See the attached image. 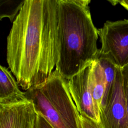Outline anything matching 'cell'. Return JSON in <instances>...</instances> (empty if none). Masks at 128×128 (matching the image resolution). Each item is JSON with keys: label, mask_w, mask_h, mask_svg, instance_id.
Returning a JSON list of instances; mask_svg holds the SVG:
<instances>
[{"label": "cell", "mask_w": 128, "mask_h": 128, "mask_svg": "<svg viewBox=\"0 0 128 128\" xmlns=\"http://www.w3.org/2000/svg\"><path fill=\"white\" fill-rule=\"evenodd\" d=\"M58 0H26L7 36L6 62L27 90L44 82L58 60Z\"/></svg>", "instance_id": "obj_1"}, {"label": "cell", "mask_w": 128, "mask_h": 128, "mask_svg": "<svg viewBox=\"0 0 128 128\" xmlns=\"http://www.w3.org/2000/svg\"><path fill=\"white\" fill-rule=\"evenodd\" d=\"M90 0H58V60L56 70L69 80L98 60V29L90 12Z\"/></svg>", "instance_id": "obj_2"}, {"label": "cell", "mask_w": 128, "mask_h": 128, "mask_svg": "<svg viewBox=\"0 0 128 128\" xmlns=\"http://www.w3.org/2000/svg\"><path fill=\"white\" fill-rule=\"evenodd\" d=\"M24 94L36 111L54 128H82L80 115L69 90L68 80L56 70L44 82Z\"/></svg>", "instance_id": "obj_3"}, {"label": "cell", "mask_w": 128, "mask_h": 128, "mask_svg": "<svg viewBox=\"0 0 128 128\" xmlns=\"http://www.w3.org/2000/svg\"><path fill=\"white\" fill-rule=\"evenodd\" d=\"M98 33L102 44L100 56L108 58L120 68L128 64V19L108 20Z\"/></svg>", "instance_id": "obj_4"}, {"label": "cell", "mask_w": 128, "mask_h": 128, "mask_svg": "<svg viewBox=\"0 0 128 128\" xmlns=\"http://www.w3.org/2000/svg\"><path fill=\"white\" fill-rule=\"evenodd\" d=\"M126 104L121 68H118L110 94L101 108L99 124L102 128H126Z\"/></svg>", "instance_id": "obj_5"}, {"label": "cell", "mask_w": 128, "mask_h": 128, "mask_svg": "<svg viewBox=\"0 0 128 128\" xmlns=\"http://www.w3.org/2000/svg\"><path fill=\"white\" fill-rule=\"evenodd\" d=\"M92 63L68 80V86L80 114L99 123L100 116L96 108L90 86Z\"/></svg>", "instance_id": "obj_6"}, {"label": "cell", "mask_w": 128, "mask_h": 128, "mask_svg": "<svg viewBox=\"0 0 128 128\" xmlns=\"http://www.w3.org/2000/svg\"><path fill=\"white\" fill-rule=\"evenodd\" d=\"M37 115L33 103L26 98L0 101V128H34Z\"/></svg>", "instance_id": "obj_7"}, {"label": "cell", "mask_w": 128, "mask_h": 128, "mask_svg": "<svg viewBox=\"0 0 128 128\" xmlns=\"http://www.w3.org/2000/svg\"><path fill=\"white\" fill-rule=\"evenodd\" d=\"M8 68L0 66V100L14 101L26 98L24 92Z\"/></svg>", "instance_id": "obj_8"}, {"label": "cell", "mask_w": 128, "mask_h": 128, "mask_svg": "<svg viewBox=\"0 0 128 128\" xmlns=\"http://www.w3.org/2000/svg\"><path fill=\"white\" fill-rule=\"evenodd\" d=\"M90 86L96 108L100 116L102 103L106 90V82L103 69L98 60L92 63Z\"/></svg>", "instance_id": "obj_9"}, {"label": "cell", "mask_w": 128, "mask_h": 128, "mask_svg": "<svg viewBox=\"0 0 128 128\" xmlns=\"http://www.w3.org/2000/svg\"><path fill=\"white\" fill-rule=\"evenodd\" d=\"M98 60L103 69L106 82V90L102 103L101 110L111 93L118 67L110 60L106 56H100Z\"/></svg>", "instance_id": "obj_10"}, {"label": "cell", "mask_w": 128, "mask_h": 128, "mask_svg": "<svg viewBox=\"0 0 128 128\" xmlns=\"http://www.w3.org/2000/svg\"><path fill=\"white\" fill-rule=\"evenodd\" d=\"M26 0H0V20L7 18L12 22L23 6Z\"/></svg>", "instance_id": "obj_11"}, {"label": "cell", "mask_w": 128, "mask_h": 128, "mask_svg": "<svg viewBox=\"0 0 128 128\" xmlns=\"http://www.w3.org/2000/svg\"><path fill=\"white\" fill-rule=\"evenodd\" d=\"M122 76L123 86L126 104V128H128V64L121 68Z\"/></svg>", "instance_id": "obj_12"}, {"label": "cell", "mask_w": 128, "mask_h": 128, "mask_svg": "<svg viewBox=\"0 0 128 128\" xmlns=\"http://www.w3.org/2000/svg\"><path fill=\"white\" fill-rule=\"evenodd\" d=\"M80 120L82 128H102L98 122L84 116L80 115Z\"/></svg>", "instance_id": "obj_13"}, {"label": "cell", "mask_w": 128, "mask_h": 128, "mask_svg": "<svg viewBox=\"0 0 128 128\" xmlns=\"http://www.w3.org/2000/svg\"><path fill=\"white\" fill-rule=\"evenodd\" d=\"M34 128H54L38 112Z\"/></svg>", "instance_id": "obj_14"}, {"label": "cell", "mask_w": 128, "mask_h": 128, "mask_svg": "<svg viewBox=\"0 0 128 128\" xmlns=\"http://www.w3.org/2000/svg\"><path fill=\"white\" fill-rule=\"evenodd\" d=\"M117 3H119L124 8L128 10V0H116Z\"/></svg>", "instance_id": "obj_15"}]
</instances>
